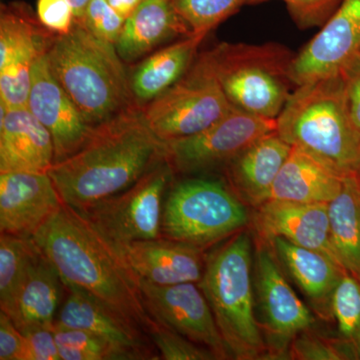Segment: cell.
I'll return each instance as SVG.
<instances>
[{"mask_svg": "<svg viewBox=\"0 0 360 360\" xmlns=\"http://www.w3.org/2000/svg\"><path fill=\"white\" fill-rule=\"evenodd\" d=\"M165 142L134 105L92 129L77 153L49 174L65 205L78 212L129 188L165 161Z\"/></svg>", "mask_w": 360, "mask_h": 360, "instance_id": "obj_1", "label": "cell"}, {"mask_svg": "<svg viewBox=\"0 0 360 360\" xmlns=\"http://www.w3.org/2000/svg\"><path fill=\"white\" fill-rule=\"evenodd\" d=\"M32 240L66 285L86 291L146 331L153 319L144 305L139 278L115 246L79 212L63 203Z\"/></svg>", "mask_w": 360, "mask_h": 360, "instance_id": "obj_2", "label": "cell"}, {"mask_svg": "<svg viewBox=\"0 0 360 360\" xmlns=\"http://www.w3.org/2000/svg\"><path fill=\"white\" fill-rule=\"evenodd\" d=\"M46 54L54 77L90 127L137 105L115 44L97 39L78 21L66 34L54 35Z\"/></svg>", "mask_w": 360, "mask_h": 360, "instance_id": "obj_3", "label": "cell"}, {"mask_svg": "<svg viewBox=\"0 0 360 360\" xmlns=\"http://www.w3.org/2000/svg\"><path fill=\"white\" fill-rule=\"evenodd\" d=\"M276 132L340 170L357 174L360 168V130L348 105L341 72L297 85L276 118Z\"/></svg>", "mask_w": 360, "mask_h": 360, "instance_id": "obj_4", "label": "cell"}, {"mask_svg": "<svg viewBox=\"0 0 360 360\" xmlns=\"http://www.w3.org/2000/svg\"><path fill=\"white\" fill-rule=\"evenodd\" d=\"M252 238L239 231L205 258L200 284L233 359L253 360L269 354L255 314Z\"/></svg>", "mask_w": 360, "mask_h": 360, "instance_id": "obj_5", "label": "cell"}, {"mask_svg": "<svg viewBox=\"0 0 360 360\" xmlns=\"http://www.w3.org/2000/svg\"><path fill=\"white\" fill-rule=\"evenodd\" d=\"M205 52L232 106L276 120L295 86L290 71L296 53L277 42H221Z\"/></svg>", "mask_w": 360, "mask_h": 360, "instance_id": "obj_6", "label": "cell"}, {"mask_svg": "<svg viewBox=\"0 0 360 360\" xmlns=\"http://www.w3.org/2000/svg\"><path fill=\"white\" fill-rule=\"evenodd\" d=\"M248 207L229 184L219 179H189L170 189L163 206V238L201 250L243 231Z\"/></svg>", "mask_w": 360, "mask_h": 360, "instance_id": "obj_7", "label": "cell"}, {"mask_svg": "<svg viewBox=\"0 0 360 360\" xmlns=\"http://www.w3.org/2000/svg\"><path fill=\"white\" fill-rule=\"evenodd\" d=\"M234 108L203 51L181 79L141 110L156 136L167 142L202 131Z\"/></svg>", "mask_w": 360, "mask_h": 360, "instance_id": "obj_8", "label": "cell"}, {"mask_svg": "<svg viewBox=\"0 0 360 360\" xmlns=\"http://www.w3.org/2000/svg\"><path fill=\"white\" fill-rule=\"evenodd\" d=\"M172 174L163 161L129 188L79 213L113 246L162 238L165 196Z\"/></svg>", "mask_w": 360, "mask_h": 360, "instance_id": "obj_9", "label": "cell"}, {"mask_svg": "<svg viewBox=\"0 0 360 360\" xmlns=\"http://www.w3.org/2000/svg\"><path fill=\"white\" fill-rule=\"evenodd\" d=\"M276 129V120L234 108L198 134L165 142V160L174 172L184 174L225 167L260 137Z\"/></svg>", "mask_w": 360, "mask_h": 360, "instance_id": "obj_10", "label": "cell"}, {"mask_svg": "<svg viewBox=\"0 0 360 360\" xmlns=\"http://www.w3.org/2000/svg\"><path fill=\"white\" fill-rule=\"evenodd\" d=\"M146 310L156 321L210 348L219 359H231L212 307L198 283L156 285L139 279Z\"/></svg>", "mask_w": 360, "mask_h": 360, "instance_id": "obj_11", "label": "cell"}, {"mask_svg": "<svg viewBox=\"0 0 360 360\" xmlns=\"http://www.w3.org/2000/svg\"><path fill=\"white\" fill-rule=\"evenodd\" d=\"M257 252L260 329L265 331L269 342L267 355L283 356L296 336L312 328L314 317L286 281L276 255L264 245H260Z\"/></svg>", "mask_w": 360, "mask_h": 360, "instance_id": "obj_12", "label": "cell"}, {"mask_svg": "<svg viewBox=\"0 0 360 360\" xmlns=\"http://www.w3.org/2000/svg\"><path fill=\"white\" fill-rule=\"evenodd\" d=\"M65 286L68 295L54 324L89 331L108 341L127 360L160 359L148 333L137 322L86 291Z\"/></svg>", "mask_w": 360, "mask_h": 360, "instance_id": "obj_13", "label": "cell"}, {"mask_svg": "<svg viewBox=\"0 0 360 360\" xmlns=\"http://www.w3.org/2000/svg\"><path fill=\"white\" fill-rule=\"evenodd\" d=\"M46 51L33 65L27 108L51 134L58 163L84 146L94 127L54 77Z\"/></svg>", "mask_w": 360, "mask_h": 360, "instance_id": "obj_14", "label": "cell"}, {"mask_svg": "<svg viewBox=\"0 0 360 360\" xmlns=\"http://www.w3.org/2000/svg\"><path fill=\"white\" fill-rule=\"evenodd\" d=\"M360 52V0H342L314 39L296 53L291 65L295 86L338 75Z\"/></svg>", "mask_w": 360, "mask_h": 360, "instance_id": "obj_15", "label": "cell"}, {"mask_svg": "<svg viewBox=\"0 0 360 360\" xmlns=\"http://www.w3.org/2000/svg\"><path fill=\"white\" fill-rule=\"evenodd\" d=\"M49 172L0 174V231L32 238L63 205Z\"/></svg>", "mask_w": 360, "mask_h": 360, "instance_id": "obj_16", "label": "cell"}, {"mask_svg": "<svg viewBox=\"0 0 360 360\" xmlns=\"http://www.w3.org/2000/svg\"><path fill=\"white\" fill-rule=\"evenodd\" d=\"M139 279L156 285L200 283L205 271L203 250L167 238L115 246Z\"/></svg>", "mask_w": 360, "mask_h": 360, "instance_id": "obj_17", "label": "cell"}, {"mask_svg": "<svg viewBox=\"0 0 360 360\" xmlns=\"http://www.w3.org/2000/svg\"><path fill=\"white\" fill-rule=\"evenodd\" d=\"M257 210L255 229L262 240L285 238L296 245L321 251L340 264L331 243L328 203L270 200Z\"/></svg>", "mask_w": 360, "mask_h": 360, "instance_id": "obj_18", "label": "cell"}, {"mask_svg": "<svg viewBox=\"0 0 360 360\" xmlns=\"http://www.w3.org/2000/svg\"><path fill=\"white\" fill-rule=\"evenodd\" d=\"M0 174L49 172L54 165L51 135L27 108L0 105Z\"/></svg>", "mask_w": 360, "mask_h": 360, "instance_id": "obj_19", "label": "cell"}, {"mask_svg": "<svg viewBox=\"0 0 360 360\" xmlns=\"http://www.w3.org/2000/svg\"><path fill=\"white\" fill-rule=\"evenodd\" d=\"M291 149L276 130L260 137L224 167L229 187L246 205L259 207L269 200Z\"/></svg>", "mask_w": 360, "mask_h": 360, "instance_id": "obj_20", "label": "cell"}, {"mask_svg": "<svg viewBox=\"0 0 360 360\" xmlns=\"http://www.w3.org/2000/svg\"><path fill=\"white\" fill-rule=\"evenodd\" d=\"M191 34L172 0H143L125 20L115 49L125 63H139L165 42Z\"/></svg>", "mask_w": 360, "mask_h": 360, "instance_id": "obj_21", "label": "cell"}, {"mask_svg": "<svg viewBox=\"0 0 360 360\" xmlns=\"http://www.w3.org/2000/svg\"><path fill=\"white\" fill-rule=\"evenodd\" d=\"M347 175L311 153L292 146L277 175L269 200L329 203L340 194Z\"/></svg>", "mask_w": 360, "mask_h": 360, "instance_id": "obj_22", "label": "cell"}, {"mask_svg": "<svg viewBox=\"0 0 360 360\" xmlns=\"http://www.w3.org/2000/svg\"><path fill=\"white\" fill-rule=\"evenodd\" d=\"M205 37L187 35L139 61L129 73L135 103L142 108L181 79L195 60Z\"/></svg>", "mask_w": 360, "mask_h": 360, "instance_id": "obj_23", "label": "cell"}, {"mask_svg": "<svg viewBox=\"0 0 360 360\" xmlns=\"http://www.w3.org/2000/svg\"><path fill=\"white\" fill-rule=\"evenodd\" d=\"M269 243L310 302L330 311L333 291L347 270L326 253L296 245L288 239L274 238Z\"/></svg>", "mask_w": 360, "mask_h": 360, "instance_id": "obj_24", "label": "cell"}, {"mask_svg": "<svg viewBox=\"0 0 360 360\" xmlns=\"http://www.w3.org/2000/svg\"><path fill=\"white\" fill-rule=\"evenodd\" d=\"M65 290L58 270L40 251L21 288L11 321L21 333L39 326L53 328Z\"/></svg>", "mask_w": 360, "mask_h": 360, "instance_id": "obj_25", "label": "cell"}, {"mask_svg": "<svg viewBox=\"0 0 360 360\" xmlns=\"http://www.w3.org/2000/svg\"><path fill=\"white\" fill-rule=\"evenodd\" d=\"M330 239L343 269L360 279V181L347 174L340 194L328 203Z\"/></svg>", "mask_w": 360, "mask_h": 360, "instance_id": "obj_26", "label": "cell"}, {"mask_svg": "<svg viewBox=\"0 0 360 360\" xmlns=\"http://www.w3.org/2000/svg\"><path fill=\"white\" fill-rule=\"evenodd\" d=\"M39 252L32 238L0 236V310L9 317Z\"/></svg>", "mask_w": 360, "mask_h": 360, "instance_id": "obj_27", "label": "cell"}, {"mask_svg": "<svg viewBox=\"0 0 360 360\" xmlns=\"http://www.w3.org/2000/svg\"><path fill=\"white\" fill-rule=\"evenodd\" d=\"M191 34L207 35L238 13L245 0H172Z\"/></svg>", "mask_w": 360, "mask_h": 360, "instance_id": "obj_28", "label": "cell"}, {"mask_svg": "<svg viewBox=\"0 0 360 360\" xmlns=\"http://www.w3.org/2000/svg\"><path fill=\"white\" fill-rule=\"evenodd\" d=\"M333 312L341 340L354 345L360 340V279L345 271L331 297Z\"/></svg>", "mask_w": 360, "mask_h": 360, "instance_id": "obj_29", "label": "cell"}, {"mask_svg": "<svg viewBox=\"0 0 360 360\" xmlns=\"http://www.w3.org/2000/svg\"><path fill=\"white\" fill-rule=\"evenodd\" d=\"M146 333L158 352L160 359L165 360H215L214 352L210 348L193 342L186 336L167 328L155 319L150 321Z\"/></svg>", "mask_w": 360, "mask_h": 360, "instance_id": "obj_30", "label": "cell"}, {"mask_svg": "<svg viewBox=\"0 0 360 360\" xmlns=\"http://www.w3.org/2000/svg\"><path fill=\"white\" fill-rule=\"evenodd\" d=\"M290 359L300 360L357 359L352 343L343 340H326L309 330L300 333L291 342Z\"/></svg>", "mask_w": 360, "mask_h": 360, "instance_id": "obj_31", "label": "cell"}, {"mask_svg": "<svg viewBox=\"0 0 360 360\" xmlns=\"http://www.w3.org/2000/svg\"><path fill=\"white\" fill-rule=\"evenodd\" d=\"M53 333L58 347L77 348L89 355L90 360H127L108 341L84 329L53 324Z\"/></svg>", "mask_w": 360, "mask_h": 360, "instance_id": "obj_32", "label": "cell"}, {"mask_svg": "<svg viewBox=\"0 0 360 360\" xmlns=\"http://www.w3.org/2000/svg\"><path fill=\"white\" fill-rule=\"evenodd\" d=\"M75 21L82 23L97 39L115 46L124 26L125 18L108 4V0H90L82 18Z\"/></svg>", "mask_w": 360, "mask_h": 360, "instance_id": "obj_33", "label": "cell"}, {"mask_svg": "<svg viewBox=\"0 0 360 360\" xmlns=\"http://www.w3.org/2000/svg\"><path fill=\"white\" fill-rule=\"evenodd\" d=\"M272 0H245V6H257ZM300 30L322 27L338 11L342 0H279Z\"/></svg>", "mask_w": 360, "mask_h": 360, "instance_id": "obj_34", "label": "cell"}, {"mask_svg": "<svg viewBox=\"0 0 360 360\" xmlns=\"http://www.w3.org/2000/svg\"><path fill=\"white\" fill-rule=\"evenodd\" d=\"M37 18L56 34H66L75 25V13L70 0H37Z\"/></svg>", "mask_w": 360, "mask_h": 360, "instance_id": "obj_35", "label": "cell"}, {"mask_svg": "<svg viewBox=\"0 0 360 360\" xmlns=\"http://www.w3.org/2000/svg\"><path fill=\"white\" fill-rule=\"evenodd\" d=\"M0 360H33L25 335L0 311Z\"/></svg>", "mask_w": 360, "mask_h": 360, "instance_id": "obj_36", "label": "cell"}, {"mask_svg": "<svg viewBox=\"0 0 360 360\" xmlns=\"http://www.w3.org/2000/svg\"><path fill=\"white\" fill-rule=\"evenodd\" d=\"M33 360H61L53 328H32L22 331Z\"/></svg>", "mask_w": 360, "mask_h": 360, "instance_id": "obj_37", "label": "cell"}, {"mask_svg": "<svg viewBox=\"0 0 360 360\" xmlns=\"http://www.w3.org/2000/svg\"><path fill=\"white\" fill-rule=\"evenodd\" d=\"M340 72L345 78L350 113L360 130V52L348 61Z\"/></svg>", "mask_w": 360, "mask_h": 360, "instance_id": "obj_38", "label": "cell"}, {"mask_svg": "<svg viewBox=\"0 0 360 360\" xmlns=\"http://www.w3.org/2000/svg\"><path fill=\"white\" fill-rule=\"evenodd\" d=\"M113 8L127 20L143 0H108Z\"/></svg>", "mask_w": 360, "mask_h": 360, "instance_id": "obj_39", "label": "cell"}, {"mask_svg": "<svg viewBox=\"0 0 360 360\" xmlns=\"http://www.w3.org/2000/svg\"><path fill=\"white\" fill-rule=\"evenodd\" d=\"M70 2L72 6L73 13H75V20H79L90 0H70Z\"/></svg>", "mask_w": 360, "mask_h": 360, "instance_id": "obj_40", "label": "cell"}, {"mask_svg": "<svg viewBox=\"0 0 360 360\" xmlns=\"http://www.w3.org/2000/svg\"><path fill=\"white\" fill-rule=\"evenodd\" d=\"M355 354H356V359H360V340L357 342L354 343Z\"/></svg>", "mask_w": 360, "mask_h": 360, "instance_id": "obj_41", "label": "cell"}, {"mask_svg": "<svg viewBox=\"0 0 360 360\" xmlns=\"http://www.w3.org/2000/svg\"><path fill=\"white\" fill-rule=\"evenodd\" d=\"M357 177H359V181H360V168L359 169V172H357Z\"/></svg>", "mask_w": 360, "mask_h": 360, "instance_id": "obj_42", "label": "cell"}]
</instances>
